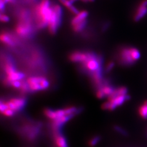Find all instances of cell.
<instances>
[{
    "label": "cell",
    "instance_id": "7",
    "mask_svg": "<svg viewBox=\"0 0 147 147\" xmlns=\"http://www.w3.org/2000/svg\"><path fill=\"white\" fill-rule=\"evenodd\" d=\"M5 103L8 109L16 112L21 110L24 107L26 104V100L22 98H13Z\"/></svg>",
    "mask_w": 147,
    "mask_h": 147
},
{
    "label": "cell",
    "instance_id": "22",
    "mask_svg": "<svg viewBox=\"0 0 147 147\" xmlns=\"http://www.w3.org/2000/svg\"><path fill=\"white\" fill-rule=\"evenodd\" d=\"M100 137L98 136L93 137V138H92V139L90 140H89L88 145L90 147H94L98 143V142L100 141Z\"/></svg>",
    "mask_w": 147,
    "mask_h": 147
},
{
    "label": "cell",
    "instance_id": "11",
    "mask_svg": "<svg viewBox=\"0 0 147 147\" xmlns=\"http://www.w3.org/2000/svg\"><path fill=\"white\" fill-rule=\"evenodd\" d=\"M88 16V13L86 11H79V13L76 14L73 19L71 20V26H73L75 25H76L80 22L87 20V18Z\"/></svg>",
    "mask_w": 147,
    "mask_h": 147
},
{
    "label": "cell",
    "instance_id": "16",
    "mask_svg": "<svg viewBox=\"0 0 147 147\" xmlns=\"http://www.w3.org/2000/svg\"><path fill=\"white\" fill-rule=\"evenodd\" d=\"M16 68L10 61H7L5 65V71L7 75H9L16 71Z\"/></svg>",
    "mask_w": 147,
    "mask_h": 147
},
{
    "label": "cell",
    "instance_id": "1",
    "mask_svg": "<svg viewBox=\"0 0 147 147\" xmlns=\"http://www.w3.org/2000/svg\"><path fill=\"white\" fill-rule=\"evenodd\" d=\"M53 5H51L50 0H42L36 8L37 27L43 28L48 25L49 21L53 13Z\"/></svg>",
    "mask_w": 147,
    "mask_h": 147
},
{
    "label": "cell",
    "instance_id": "13",
    "mask_svg": "<svg viewBox=\"0 0 147 147\" xmlns=\"http://www.w3.org/2000/svg\"><path fill=\"white\" fill-rule=\"evenodd\" d=\"M61 3L66 7L69 9V11L74 14H77L79 12L78 9L73 5V3L69 0H58Z\"/></svg>",
    "mask_w": 147,
    "mask_h": 147
},
{
    "label": "cell",
    "instance_id": "27",
    "mask_svg": "<svg viewBox=\"0 0 147 147\" xmlns=\"http://www.w3.org/2000/svg\"><path fill=\"white\" fill-rule=\"evenodd\" d=\"M21 84H22V82L20 81H16L12 82L11 83V86L16 89H20L21 87Z\"/></svg>",
    "mask_w": 147,
    "mask_h": 147
},
{
    "label": "cell",
    "instance_id": "12",
    "mask_svg": "<svg viewBox=\"0 0 147 147\" xmlns=\"http://www.w3.org/2000/svg\"><path fill=\"white\" fill-rule=\"evenodd\" d=\"M131 99V97L129 95L127 94L125 95H120L115 98V99L111 100V102H112L116 107L120 106L123 105L126 101H129Z\"/></svg>",
    "mask_w": 147,
    "mask_h": 147
},
{
    "label": "cell",
    "instance_id": "15",
    "mask_svg": "<svg viewBox=\"0 0 147 147\" xmlns=\"http://www.w3.org/2000/svg\"><path fill=\"white\" fill-rule=\"evenodd\" d=\"M140 116L144 119H147V100L144 101L143 104L141 105L138 109Z\"/></svg>",
    "mask_w": 147,
    "mask_h": 147
},
{
    "label": "cell",
    "instance_id": "33",
    "mask_svg": "<svg viewBox=\"0 0 147 147\" xmlns=\"http://www.w3.org/2000/svg\"><path fill=\"white\" fill-rule=\"evenodd\" d=\"M72 3H73L74 2H75L76 1H77V0H69ZM82 1H83V2H86V0H81Z\"/></svg>",
    "mask_w": 147,
    "mask_h": 147
},
{
    "label": "cell",
    "instance_id": "2",
    "mask_svg": "<svg viewBox=\"0 0 147 147\" xmlns=\"http://www.w3.org/2000/svg\"><path fill=\"white\" fill-rule=\"evenodd\" d=\"M53 13L48 23V28L51 34H55L60 26L62 16V9L58 5H53Z\"/></svg>",
    "mask_w": 147,
    "mask_h": 147
},
{
    "label": "cell",
    "instance_id": "3",
    "mask_svg": "<svg viewBox=\"0 0 147 147\" xmlns=\"http://www.w3.org/2000/svg\"><path fill=\"white\" fill-rule=\"evenodd\" d=\"M29 90L31 92L45 90L49 87V82L47 79L40 76L30 77L27 80Z\"/></svg>",
    "mask_w": 147,
    "mask_h": 147
},
{
    "label": "cell",
    "instance_id": "8",
    "mask_svg": "<svg viewBox=\"0 0 147 147\" xmlns=\"http://www.w3.org/2000/svg\"><path fill=\"white\" fill-rule=\"evenodd\" d=\"M89 55V53L75 51L70 55L69 59L74 63H83L88 58Z\"/></svg>",
    "mask_w": 147,
    "mask_h": 147
},
{
    "label": "cell",
    "instance_id": "4",
    "mask_svg": "<svg viewBox=\"0 0 147 147\" xmlns=\"http://www.w3.org/2000/svg\"><path fill=\"white\" fill-rule=\"evenodd\" d=\"M33 31L31 20H19L16 27V34L22 38L28 37Z\"/></svg>",
    "mask_w": 147,
    "mask_h": 147
},
{
    "label": "cell",
    "instance_id": "21",
    "mask_svg": "<svg viewBox=\"0 0 147 147\" xmlns=\"http://www.w3.org/2000/svg\"><path fill=\"white\" fill-rule=\"evenodd\" d=\"M102 109L105 110L113 111L116 109L117 107L114 105L110 101H108L107 102H105L104 103L102 106Z\"/></svg>",
    "mask_w": 147,
    "mask_h": 147
},
{
    "label": "cell",
    "instance_id": "9",
    "mask_svg": "<svg viewBox=\"0 0 147 147\" xmlns=\"http://www.w3.org/2000/svg\"><path fill=\"white\" fill-rule=\"evenodd\" d=\"M1 41L6 45L13 47L16 45L17 40L16 37L7 32H3L1 34Z\"/></svg>",
    "mask_w": 147,
    "mask_h": 147
},
{
    "label": "cell",
    "instance_id": "26",
    "mask_svg": "<svg viewBox=\"0 0 147 147\" xmlns=\"http://www.w3.org/2000/svg\"><path fill=\"white\" fill-rule=\"evenodd\" d=\"M115 67V63L113 61L109 62L106 67V71L107 73H109Z\"/></svg>",
    "mask_w": 147,
    "mask_h": 147
},
{
    "label": "cell",
    "instance_id": "6",
    "mask_svg": "<svg viewBox=\"0 0 147 147\" xmlns=\"http://www.w3.org/2000/svg\"><path fill=\"white\" fill-rule=\"evenodd\" d=\"M147 15V0H141L137 6L133 16L134 20L138 22Z\"/></svg>",
    "mask_w": 147,
    "mask_h": 147
},
{
    "label": "cell",
    "instance_id": "19",
    "mask_svg": "<svg viewBox=\"0 0 147 147\" xmlns=\"http://www.w3.org/2000/svg\"><path fill=\"white\" fill-rule=\"evenodd\" d=\"M130 47V51L131 53L132 57L135 62L138 61L141 58V53L138 49L136 47Z\"/></svg>",
    "mask_w": 147,
    "mask_h": 147
},
{
    "label": "cell",
    "instance_id": "28",
    "mask_svg": "<svg viewBox=\"0 0 147 147\" xmlns=\"http://www.w3.org/2000/svg\"><path fill=\"white\" fill-rule=\"evenodd\" d=\"M0 19H1V21L3 22H8V21H9V16H6L5 14H3L2 13H1V14Z\"/></svg>",
    "mask_w": 147,
    "mask_h": 147
},
{
    "label": "cell",
    "instance_id": "32",
    "mask_svg": "<svg viewBox=\"0 0 147 147\" xmlns=\"http://www.w3.org/2000/svg\"><path fill=\"white\" fill-rule=\"evenodd\" d=\"M5 3H14L16 2V0H4Z\"/></svg>",
    "mask_w": 147,
    "mask_h": 147
},
{
    "label": "cell",
    "instance_id": "17",
    "mask_svg": "<svg viewBox=\"0 0 147 147\" xmlns=\"http://www.w3.org/2000/svg\"><path fill=\"white\" fill-rule=\"evenodd\" d=\"M44 114L49 119L51 120H56L57 119V116L56 113V111L50 109H45L44 110Z\"/></svg>",
    "mask_w": 147,
    "mask_h": 147
},
{
    "label": "cell",
    "instance_id": "25",
    "mask_svg": "<svg viewBox=\"0 0 147 147\" xmlns=\"http://www.w3.org/2000/svg\"><path fill=\"white\" fill-rule=\"evenodd\" d=\"M15 111H14L12 110L9 109H7V110H5L3 112H2V113L4 115V116H6V117H11L14 115Z\"/></svg>",
    "mask_w": 147,
    "mask_h": 147
},
{
    "label": "cell",
    "instance_id": "34",
    "mask_svg": "<svg viewBox=\"0 0 147 147\" xmlns=\"http://www.w3.org/2000/svg\"><path fill=\"white\" fill-rule=\"evenodd\" d=\"M86 2H92L94 1V0H86Z\"/></svg>",
    "mask_w": 147,
    "mask_h": 147
},
{
    "label": "cell",
    "instance_id": "24",
    "mask_svg": "<svg viewBox=\"0 0 147 147\" xmlns=\"http://www.w3.org/2000/svg\"><path fill=\"white\" fill-rule=\"evenodd\" d=\"M20 89L21 92L23 93H25L27 92L28 90H30L27 82H24V81L22 82L21 87H20Z\"/></svg>",
    "mask_w": 147,
    "mask_h": 147
},
{
    "label": "cell",
    "instance_id": "18",
    "mask_svg": "<svg viewBox=\"0 0 147 147\" xmlns=\"http://www.w3.org/2000/svg\"><path fill=\"white\" fill-rule=\"evenodd\" d=\"M87 20H85L73 26L72 28L74 31L76 33H79L83 31L87 25Z\"/></svg>",
    "mask_w": 147,
    "mask_h": 147
},
{
    "label": "cell",
    "instance_id": "5",
    "mask_svg": "<svg viewBox=\"0 0 147 147\" xmlns=\"http://www.w3.org/2000/svg\"><path fill=\"white\" fill-rule=\"evenodd\" d=\"M119 61L121 64L125 66H131L136 62L132 57L130 47H125L121 49L119 52Z\"/></svg>",
    "mask_w": 147,
    "mask_h": 147
},
{
    "label": "cell",
    "instance_id": "20",
    "mask_svg": "<svg viewBox=\"0 0 147 147\" xmlns=\"http://www.w3.org/2000/svg\"><path fill=\"white\" fill-rule=\"evenodd\" d=\"M101 89L102 90V91L103 92V93L105 94L106 96H109L110 95L113 93V92H114L115 89L111 86L106 84L102 88H101Z\"/></svg>",
    "mask_w": 147,
    "mask_h": 147
},
{
    "label": "cell",
    "instance_id": "10",
    "mask_svg": "<svg viewBox=\"0 0 147 147\" xmlns=\"http://www.w3.org/2000/svg\"><path fill=\"white\" fill-rule=\"evenodd\" d=\"M25 77V74L16 71L14 73L11 74L9 75H7V78L5 79L4 83L6 86H11V83L16 81H20Z\"/></svg>",
    "mask_w": 147,
    "mask_h": 147
},
{
    "label": "cell",
    "instance_id": "23",
    "mask_svg": "<svg viewBox=\"0 0 147 147\" xmlns=\"http://www.w3.org/2000/svg\"><path fill=\"white\" fill-rule=\"evenodd\" d=\"M114 129L118 133H119V134H121L123 136H127L128 135V133L126 131L125 129H124L123 127H121V126L116 125L114 126Z\"/></svg>",
    "mask_w": 147,
    "mask_h": 147
},
{
    "label": "cell",
    "instance_id": "30",
    "mask_svg": "<svg viewBox=\"0 0 147 147\" xmlns=\"http://www.w3.org/2000/svg\"><path fill=\"white\" fill-rule=\"evenodd\" d=\"M96 96H97L99 99H102V98H104L105 96H106L105 94L103 93V92L102 91V90L101 89L98 90L96 92Z\"/></svg>",
    "mask_w": 147,
    "mask_h": 147
},
{
    "label": "cell",
    "instance_id": "31",
    "mask_svg": "<svg viewBox=\"0 0 147 147\" xmlns=\"http://www.w3.org/2000/svg\"><path fill=\"white\" fill-rule=\"evenodd\" d=\"M5 2L4 1V0H0V9L1 12L4 11L5 8Z\"/></svg>",
    "mask_w": 147,
    "mask_h": 147
},
{
    "label": "cell",
    "instance_id": "29",
    "mask_svg": "<svg viewBox=\"0 0 147 147\" xmlns=\"http://www.w3.org/2000/svg\"><path fill=\"white\" fill-rule=\"evenodd\" d=\"M7 109L8 108H7V106L5 102H3L2 101H1V104H0V111H1V113L3 112Z\"/></svg>",
    "mask_w": 147,
    "mask_h": 147
},
{
    "label": "cell",
    "instance_id": "14",
    "mask_svg": "<svg viewBox=\"0 0 147 147\" xmlns=\"http://www.w3.org/2000/svg\"><path fill=\"white\" fill-rule=\"evenodd\" d=\"M55 142L57 147H68L65 138L62 135H56Z\"/></svg>",
    "mask_w": 147,
    "mask_h": 147
}]
</instances>
